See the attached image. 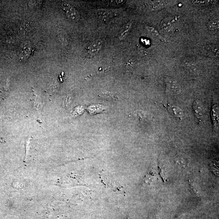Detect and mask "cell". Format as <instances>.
I'll use <instances>...</instances> for the list:
<instances>
[{
  "mask_svg": "<svg viewBox=\"0 0 219 219\" xmlns=\"http://www.w3.org/2000/svg\"><path fill=\"white\" fill-rule=\"evenodd\" d=\"M63 9L66 13L67 17L74 21H77L80 18V14L74 7L68 4H64Z\"/></svg>",
  "mask_w": 219,
  "mask_h": 219,
  "instance_id": "cell-1",
  "label": "cell"
},
{
  "mask_svg": "<svg viewBox=\"0 0 219 219\" xmlns=\"http://www.w3.org/2000/svg\"><path fill=\"white\" fill-rule=\"evenodd\" d=\"M167 91L169 93L172 94L178 93L180 91V87L176 80L170 78H166L165 80Z\"/></svg>",
  "mask_w": 219,
  "mask_h": 219,
  "instance_id": "cell-2",
  "label": "cell"
},
{
  "mask_svg": "<svg viewBox=\"0 0 219 219\" xmlns=\"http://www.w3.org/2000/svg\"><path fill=\"white\" fill-rule=\"evenodd\" d=\"M103 42L101 39L94 41L88 48V53L91 56H95L98 54L103 46Z\"/></svg>",
  "mask_w": 219,
  "mask_h": 219,
  "instance_id": "cell-3",
  "label": "cell"
},
{
  "mask_svg": "<svg viewBox=\"0 0 219 219\" xmlns=\"http://www.w3.org/2000/svg\"><path fill=\"white\" fill-rule=\"evenodd\" d=\"M170 3L171 2L168 1H149L148 4L150 6L151 9L153 10H157L168 6Z\"/></svg>",
  "mask_w": 219,
  "mask_h": 219,
  "instance_id": "cell-4",
  "label": "cell"
},
{
  "mask_svg": "<svg viewBox=\"0 0 219 219\" xmlns=\"http://www.w3.org/2000/svg\"><path fill=\"white\" fill-rule=\"evenodd\" d=\"M132 25L131 22H129L123 26L119 33V37L120 40H123L127 36L131 29Z\"/></svg>",
  "mask_w": 219,
  "mask_h": 219,
  "instance_id": "cell-5",
  "label": "cell"
},
{
  "mask_svg": "<svg viewBox=\"0 0 219 219\" xmlns=\"http://www.w3.org/2000/svg\"><path fill=\"white\" fill-rule=\"evenodd\" d=\"M208 27L210 30H218L219 27V20H211L208 23Z\"/></svg>",
  "mask_w": 219,
  "mask_h": 219,
  "instance_id": "cell-6",
  "label": "cell"
},
{
  "mask_svg": "<svg viewBox=\"0 0 219 219\" xmlns=\"http://www.w3.org/2000/svg\"><path fill=\"white\" fill-rule=\"evenodd\" d=\"M169 109L170 112H172V114L175 115V116L180 117H181L183 115V113H182V111L178 107H176V106L175 107L171 106V107H169Z\"/></svg>",
  "mask_w": 219,
  "mask_h": 219,
  "instance_id": "cell-7",
  "label": "cell"
},
{
  "mask_svg": "<svg viewBox=\"0 0 219 219\" xmlns=\"http://www.w3.org/2000/svg\"><path fill=\"white\" fill-rule=\"evenodd\" d=\"M214 1H193L192 3L193 4L196 6L203 7L205 6L211 4Z\"/></svg>",
  "mask_w": 219,
  "mask_h": 219,
  "instance_id": "cell-8",
  "label": "cell"
},
{
  "mask_svg": "<svg viewBox=\"0 0 219 219\" xmlns=\"http://www.w3.org/2000/svg\"><path fill=\"white\" fill-rule=\"evenodd\" d=\"M145 28L153 36H155V37H158V38H160L159 33L154 28L145 25Z\"/></svg>",
  "mask_w": 219,
  "mask_h": 219,
  "instance_id": "cell-9",
  "label": "cell"
},
{
  "mask_svg": "<svg viewBox=\"0 0 219 219\" xmlns=\"http://www.w3.org/2000/svg\"><path fill=\"white\" fill-rule=\"evenodd\" d=\"M216 107H214V109L212 110V119L214 120V123L215 125L218 124V110H216Z\"/></svg>",
  "mask_w": 219,
  "mask_h": 219,
  "instance_id": "cell-10",
  "label": "cell"
},
{
  "mask_svg": "<svg viewBox=\"0 0 219 219\" xmlns=\"http://www.w3.org/2000/svg\"><path fill=\"white\" fill-rule=\"evenodd\" d=\"M194 111H195L196 114L199 116H201V112H202V110L201 107L199 106V104L197 103H194Z\"/></svg>",
  "mask_w": 219,
  "mask_h": 219,
  "instance_id": "cell-11",
  "label": "cell"
}]
</instances>
